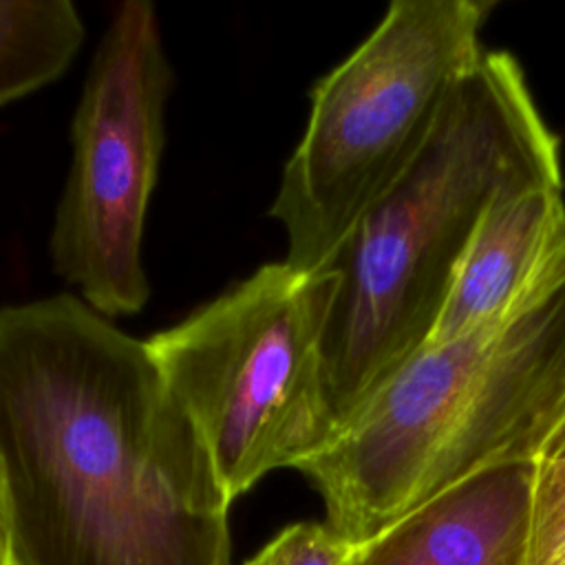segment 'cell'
Segmentation results:
<instances>
[{
  "mask_svg": "<svg viewBox=\"0 0 565 565\" xmlns=\"http://www.w3.org/2000/svg\"><path fill=\"white\" fill-rule=\"evenodd\" d=\"M565 285L563 183L499 196L479 221L426 344L503 322Z\"/></svg>",
  "mask_w": 565,
  "mask_h": 565,
  "instance_id": "cell-7",
  "label": "cell"
},
{
  "mask_svg": "<svg viewBox=\"0 0 565 565\" xmlns=\"http://www.w3.org/2000/svg\"><path fill=\"white\" fill-rule=\"evenodd\" d=\"M536 461L488 466L353 545L342 565H525Z\"/></svg>",
  "mask_w": 565,
  "mask_h": 565,
  "instance_id": "cell-8",
  "label": "cell"
},
{
  "mask_svg": "<svg viewBox=\"0 0 565 565\" xmlns=\"http://www.w3.org/2000/svg\"><path fill=\"white\" fill-rule=\"evenodd\" d=\"M172 68L154 7L121 2L71 121V170L49 238L53 269L104 318L150 298L141 247L166 143Z\"/></svg>",
  "mask_w": 565,
  "mask_h": 565,
  "instance_id": "cell-6",
  "label": "cell"
},
{
  "mask_svg": "<svg viewBox=\"0 0 565 565\" xmlns=\"http://www.w3.org/2000/svg\"><path fill=\"white\" fill-rule=\"evenodd\" d=\"M541 183H563L558 139L516 57L483 51L424 150L327 265L338 278L320 344L333 437L426 344L486 210Z\"/></svg>",
  "mask_w": 565,
  "mask_h": 565,
  "instance_id": "cell-2",
  "label": "cell"
},
{
  "mask_svg": "<svg viewBox=\"0 0 565 565\" xmlns=\"http://www.w3.org/2000/svg\"><path fill=\"white\" fill-rule=\"evenodd\" d=\"M351 550L327 523L302 521L280 530L245 565H342Z\"/></svg>",
  "mask_w": 565,
  "mask_h": 565,
  "instance_id": "cell-11",
  "label": "cell"
},
{
  "mask_svg": "<svg viewBox=\"0 0 565 565\" xmlns=\"http://www.w3.org/2000/svg\"><path fill=\"white\" fill-rule=\"evenodd\" d=\"M490 9L483 0H395L369 38L316 82L269 210L285 230L291 267H327L417 159L483 55Z\"/></svg>",
  "mask_w": 565,
  "mask_h": 565,
  "instance_id": "cell-4",
  "label": "cell"
},
{
  "mask_svg": "<svg viewBox=\"0 0 565 565\" xmlns=\"http://www.w3.org/2000/svg\"><path fill=\"white\" fill-rule=\"evenodd\" d=\"M0 565H13L11 536H9V525H7L4 510H2V501H0Z\"/></svg>",
  "mask_w": 565,
  "mask_h": 565,
  "instance_id": "cell-13",
  "label": "cell"
},
{
  "mask_svg": "<svg viewBox=\"0 0 565 565\" xmlns=\"http://www.w3.org/2000/svg\"><path fill=\"white\" fill-rule=\"evenodd\" d=\"M525 565H565V459L536 461Z\"/></svg>",
  "mask_w": 565,
  "mask_h": 565,
  "instance_id": "cell-10",
  "label": "cell"
},
{
  "mask_svg": "<svg viewBox=\"0 0 565 565\" xmlns=\"http://www.w3.org/2000/svg\"><path fill=\"white\" fill-rule=\"evenodd\" d=\"M565 371V285L512 318L424 344L298 470L360 545L470 475L532 459Z\"/></svg>",
  "mask_w": 565,
  "mask_h": 565,
  "instance_id": "cell-3",
  "label": "cell"
},
{
  "mask_svg": "<svg viewBox=\"0 0 565 565\" xmlns=\"http://www.w3.org/2000/svg\"><path fill=\"white\" fill-rule=\"evenodd\" d=\"M335 280L329 267L265 263L146 340L230 503L333 439L320 344Z\"/></svg>",
  "mask_w": 565,
  "mask_h": 565,
  "instance_id": "cell-5",
  "label": "cell"
},
{
  "mask_svg": "<svg viewBox=\"0 0 565 565\" xmlns=\"http://www.w3.org/2000/svg\"><path fill=\"white\" fill-rule=\"evenodd\" d=\"M13 565H232L230 501L146 340L79 296L0 309Z\"/></svg>",
  "mask_w": 565,
  "mask_h": 565,
  "instance_id": "cell-1",
  "label": "cell"
},
{
  "mask_svg": "<svg viewBox=\"0 0 565 565\" xmlns=\"http://www.w3.org/2000/svg\"><path fill=\"white\" fill-rule=\"evenodd\" d=\"M565 459V371L547 402L534 439V461Z\"/></svg>",
  "mask_w": 565,
  "mask_h": 565,
  "instance_id": "cell-12",
  "label": "cell"
},
{
  "mask_svg": "<svg viewBox=\"0 0 565 565\" xmlns=\"http://www.w3.org/2000/svg\"><path fill=\"white\" fill-rule=\"evenodd\" d=\"M84 33L68 0H0V106L64 75Z\"/></svg>",
  "mask_w": 565,
  "mask_h": 565,
  "instance_id": "cell-9",
  "label": "cell"
}]
</instances>
